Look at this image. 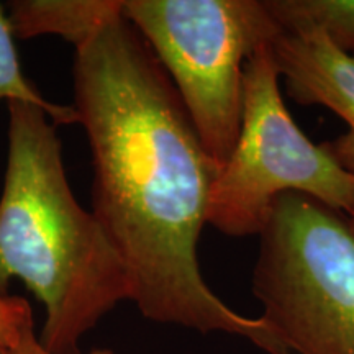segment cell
<instances>
[{
    "label": "cell",
    "mask_w": 354,
    "mask_h": 354,
    "mask_svg": "<svg viewBox=\"0 0 354 354\" xmlns=\"http://www.w3.org/2000/svg\"><path fill=\"white\" fill-rule=\"evenodd\" d=\"M271 46L292 99L302 105H323L346 122L344 135L322 145L354 176V55L310 25L279 28Z\"/></svg>",
    "instance_id": "cell-6"
},
{
    "label": "cell",
    "mask_w": 354,
    "mask_h": 354,
    "mask_svg": "<svg viewBox=\"0 0 354 354\" xmlns=\"http://www.w3.org/2000/svg\"><path fill=\"white\" fill-rule=\"evenodd\" d=\"M281 28L310 25L354 55V0H266Z\"/></svg>",
    "instance_id": "cell-8"
},
{
    "label": "cell",
    "mask_w": 354,
    "mask_h": 354,
    "mask_svg": "<svg viewBox=\"0 0 354 354\" xmlns=\"http://www.w3.org/2000/svg\"><path fill=\"white\" fill-rule=\"evenodd\" d=\"M120 13V0H15L7 19L13 37L53 35L79 48Z\"/></svg>",
    "instance_id": "cell-7"
},
{
    "label": "cell",
    "mask_w": 354,
    "mask_h": 354,
    "mask_svg": "<svg viewBox=\"0 0 354 354\" xmlns=\"http://www.w3.org/2000/svg\"><path fill=\"white\" fill-rule=\"evenodd\" d=\"M251 289L292 354H354V232L343 214L304 194L279 197Z\"/></svg>",
    "instance_id": "cell-4"
},
{
    "label": "cell",
    "mask_w": 354,
    "mask_h": 354,
    "mask_svg": "<svg viewBox=\"0 0 354 354\" xmlns=\"http://www.w3.org/2000/svg\"><path fill=\"white\" fill-rule=\"evenodd\" d=\"M348 218V221H349V225H351V228H353V232H354V207L351 209V212H349L348 215H344Z\"/></svg>",
    "instance_id": "cell-12"
},
{
    "label": "cell",
    "mask_w": 354,
    "mask_h": 354,
    "mask_svg": "<svg viewBox=\"0 0 354 354\" xmlns=\"http://www.w3.org/2000/svg\"><path fill=\"white\" fill-rule=\"evenodd\" d=\"M279 81L266 43L246 63L240 135L210 192L207 223L227 236L261 234L284 194H304L343 215L354 207V176L300 130Z\"/></svg>",
    "instance_id": "cell-5"
},
{
    "label": "cell",
    "mask_w": 354,
    "mask_h": 354,
    "mask_svg": "<svg viewBox=\"0 0 354 354\" xmlns=\"http://www.w3.org/2000/svg\"><path fill=\"white\" fill-rule=\"evenodd\" d=\"M73 79L94 169L92 212L125 264L141 315L292 354L263 318L238 313L202 276L198 241L218 169L123 12L76 48Z\"/></svg>",
    "instance_id": "cell-1"
},
{
    "label": "cell",
    "mask_w": 354,
    "mask_h": 354,
    "mask_svg": "<svg viewBox=\"0 0 354 354\" xmlns=\"http://www.w3.org/2000/svg\"><path fill=\"white\" fill-rule=\"evenodd\" d=\"M122 12L169 76L220 171L240 135L246 63L281 28L266 0H123Z\"/></svg>",
    "instance_id": "cell-3"
},
{
    "label": "cell",
    "mask_w": 354,
    "mask_h": 354,
    "mask_svg": "<svg viewBox=\"0 0 354 354\" xmlns=\"http://www.w3.org/2000/svg\"><path fill=\"white\" fill-rule=\"evenodd\" d=\"M0 100L21 102L41 109L55 125H76L79 117L73 105H61L48 100L25 77L17 55L13 33L8 19L0 7Z\"/></svg>",
    "instance_id": "cell-9"
},
{
    "label": "cell",
    "mask_w": 354,
    "mask_h": 354,
    "mask_svg": "<svg viewBox=\"0 0 354 354\" xmlns=\"http://www.w3.org/2000/svg\"><path fill=\"white\" fill-rule=\"evenodd\" d=\"M15 354H51V353H48L46 349L43 348V344L39 343L37 330H33L26 335L25 342L21 343L20 349ZM82 354H115V353L112 351V349L99 348V349H92L91 353H82Z\"/></svg>",
    "instance_id": "cell-11"
},
{
    "label": "cell",
    "mask_w": 354,
    "mask_h": 354,
    "mask_svg": "<svg viewBox=\"0 0 354 354\" xmlns=\"http://www.w3.org/2000/svg\"><path fill=\"white\" fill-rule=\"evenodd\" d=\"M35 330L30 302L17 295H0V354H15Z\"/></svg>",
    "instance_id": "cell-10"
},
{
    "label": "cell",
    "mask_w": 354,
    "mask_h": 354,
    "mask_svg": "<svg viewBox=\"0 0 354 354\" xmlns=\"http://www.w3.org/2000/svg\"><path fill=\"white\" fill-rule=\"evenodd\" d=\"M0 196V295L20 279L44 305L39 343L82 354L81 343L131 289L125 264L94 212L71 189L56 125L41 109L8 102Z\"/></svg>",
    "instance_id": "cell-2"
}]
</instances>
